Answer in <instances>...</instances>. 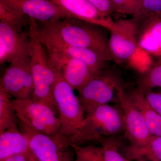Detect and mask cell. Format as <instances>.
<instances>
[{"label":"cell","instance_id":"6da1fadb","mask_svg":"<svg viewBox=\"0 0 161 161\" xmlns=\"http://www.w3.org/2000/svg\"><path fill=\"white\" fill-rule=\"evenodd\" d=\"M37 22L41 42H58L97 52L113 61L109 46L108 29L97 24L65 18L52 23Z\"/></svg>","mask_w":161,"mask_h":161},{"label":"cell","instance_id":"7a4b0ae2","mask_svg":"<svg viewBox=\"0 0 161 161\" xmlns=\"http://www.w3.org/2000/svg\"><path fill=\"white\" fill-rule=\"evenodd\" d=\"M29 54L34 83L32 100L49 107L58 117V108L52 90L56 74L49 66L48 56L40 41L36 20L29 18Z\"/></svg>","mask_w":161,"mask_h":161},{"label":"cell","instance_id":"3957f363","mask_svg":"<svg viewBox=\"0 0 161 161\" xmlns=\"http://www.w3.org/2000/svg\"><path fill=\"white\" fill-rule=\"evenodd\" d=\"M123 115L120 107L102 105L86 113L78 132L69 144L80 145L90 142H100L104 137L125 132Z\"/></svg>","mask_w":161,"mask_h":161},{"label":"cell","instance_id":"277c9868","mask_svg":"<svg viewBox=\"0 0 161 161\" xmlns=\"http://www.w3.org/2000/svg\"><path fill=\"white\" fill-rule=\"evenodd\" d=\"M54 72L56 79L52 90L60 124V132L56 139L70 146V141L80 130L85 118V112L74 90L64 80L61 73Z\"/></svg>","mask_w":161,"mask_h":161},{"label":"cell","instance_id":"5b68a950","mask_svg":"<svg viewBox=\"0 0 161 161\" xmlns=\"http://www.w3.org/2000/svg\"><path fill=\"white\" fill-rule=\"evenodd\" d=\"M123 82L116 65L108 66L94 75L78 92L77 96L85 113L99 106L118 103L117 88Z\"/></svg>","mask_w":161,"mask_h":161},{"label":"cell","instance_id":"8992f818","mask_svg":"<svg viewBox=\"0 0 161 161\" xmlns=\"http://www.w3.org/2000/svg\"><path fill=\"white\" fill-rule=\"evenodd\" d=\"M17 115L19 129L28 140L30 150L38 161L75 160V151L71 146L38 131L26 119Z\"/></svg>","mask_w":161,"mask_h":161},{"label":"cell","instance_id":"52a82bcc","mask_svg":"<svg viewBox=\"0 0 161 161\" xmlns=\"http://www.w3.org/2000/svg\"><path fill=\"white\" fill-rule=\"evenodd\" d=\"M0 89L15 99L31 98L34 91L29 50L17 56L0 79Z\"/></svg>","mask_w":161,"mask_h":161},{"label":"cell","instance_id":"ba28073f","mask_svg":"<svg viewBox=\"0 0 161 161\" xmlns=\"http://www.w3.org/2000/svg\"><path fill=\"white\" fill-rule=\"evenodd\" d=\"M140 24V20L135 17L114 21L109 30V46L116 64L130 60L139 47Z\"/></svg>","mask_w":161,"mask_h":161},{"label":"cell","instance_id":"9c48e42d","mask_svg":"<svg viewBox=\"0 0 161 161\" xmlns=\"http://www.w3.org/2000/svg\"><path fill=\"white\" fill-rule=\"evenodd\" d=\"M118 104L123 115L125 134L130 146L142 147L148 143L152 135L147 127L140 111L125 90L124 83L117 88Z\"/></svg>","mask_w":161,"mask_h":161},{"label":"cell","instance_id":"30bf717a","mask_svg":"<svg viewBox=\"0 0 161 161\" xmlns=\"http://www.w3.org/2000/svg\"><path fill=\"white\" fill-rule=\"evenodd\" d=\"M17 115L26 119L38 131L57 138L60 129V120L54 112L43 104L35 102L31 98L13 100Z\"/></svg>","mask_w":161,"mask_h":161},{"label":"cell","instance_id":"8fae6325","mask_svg":"<svg viewBox=\"0 0 161 161\" xmlns=\"http://www.w3.org/2000/svg\"><path fill=\"white\" fill-rule=\"evenodd\" d=\"M47 54L51 69L60 72L73 90L78 92L95 75L89 67L79 59L59 54Z\"/></svg>","mask_w":161,"mask_h":161},{"label":"cell","instance_id":"7c38bea8","mask_svg":"<svg viewBox=\"0 0 161 161\" xmlns=\"http://www.w3.org/2000/svg\"><path fill=\"white\" fill-rule=\"evenodd\" d=\"M0 22V63H10L17 56L29 50V30Z\"/></svg>","mask_w":161,"mask_h":161},{"label":"cell","instance_id":"4fadbf2b","mask_svg":"<svg viewBox=\"0 0 161 161\" xmlns=\"http://www.w3.org/2000/svg\"><path fill=\"white\" fill-rule=\"evenodd\" d=\"M11 9L42 23H52L66 18L50 0H0Z\"/></svg>","mask_w":161,"mask_h":161},{"label":"cell","instance_id":"5bb4252c","mask_svg":"<svg viewBox=\"0 0 161 161\" xmlns=\"http://www.w3.org/2000/svg\"><path fill=\"white\" fill-rule=\"evenodd\" d=\"M50 1L62 10L67 18L97 24L109 30L114 23L110 15L102 12L87 0Z\"/></svg>","mask_w":161,"mask_h":161},{"label":"cell","instance_id":"9a60e30c","mask_svg":"<svg viewBox=\"0 0 161 161\" xmlns=\"http://www.w3.org/2000/svg\"><path fill=\"white\" fill-rule=\"evenodd\" d=\"M42 43L47 53L65 55L79 59L89 67L94 75H96L109 66L108 63L109 61L92 50L69 46L58 42H44Z\"/></svg>","mask_w":161,"mask_h":161},{"label":"cell","instance_id":"2e32d148","mask_svg":"<svg viewBox=\"0 0 161 161\" xmlns=\"http://www.w3.org/2000/svg\"><path fill=\"white\" fill-rule=\"evenodd\" d=\"M139 47L152 54L161 56V16L141 21Z\"/></svg>","mask_w":161,"mask_h":161},{"label":"cell","instance_id":"e0dca14e","mask_svg":"<svg viewBox=\"0 0 161 161\" xmlns=\"http://www.w3.org/2000/svg\"><path fill=\"white\" fill-rule=\"evenodd\" d=\"M30 150L29 142L19 127H12L0 132V161Z\"/></svg>","mask_w":161,"mask_h":161},{"label":"cell","instance_id":"ac0fdd59","mask_svg":"<svg viewBox=\"0 0 161 161\" xmlns=\"http://www.w3.org/2000/svg\"><path fill=\"white\" fill-rule=\"evenodd\" d=\"M130 95L132 101L142 114L151 134L161 136V115L150 106L143 93L136 89Z\"/></svg>","mask_w":161,"mask_h":161},{"label":"cell","instance_id":"d6986e66","mask_svg":"<svg viewBox=\"0 0 161 161\" xmlns=\"http://www.w3.org/2000/svg\"><path fill=\"white\" fill-rule=\"evenodd\" d=\"M126 155L129 159L161 161V136L152 135L148 143L143 147L129 146L126 149Z\"/></svg>","mask_w":161,"mask_h":161},{"label":"cell","instance_id":"ffe728a7","mask_svg":"<svg viewBox=\"0 0 161 161\" xmlns=\"http://www.w3.org/2000/svg\"><path fill=\"white\" fill-rule=\"evenodd\" d=\"M155 88L161 89V56L141 73L136 81V89L143 94Z\"/></svg>","mask_w":161,"mask_h":161},{"label":"cell","instance_id":"44dd1931","mask_svg":"<svg viewBox=\"0 0 161 161\" xmlns=\"http://www.w3.org/2000/svg\"><path fill=\"white\" fill-rule=\"evenodd\" d=\"M19 127V120L11 96L0 89V132Z\"/></svg>","mask_w":161,"mask_h":161},{"label":"cell","instance_id":"7402d4cb","mask_svg":"<svg viewBox=\"0 0 161 161\" xmlns=\"http://www.w3.org/2000/svg\"><path fill=\"white\" fill-rule=\"evenodd\" d=\"M118 136L104 137L99 142L101 144L104 161H130L119 152L121 141Z\"/></svg>","mask_w":161,"mask_h":161},{"label":"cell","instance_id":"603a6c76","mask_svg":"<svg viewBox=\"0 0 161 161\" xmlns=\"http://www.w3.org/2000/svg\"><path fill=\"white\" fill-rule=\"evenodd\" d=\"M70 146L75 152L74 161H104L101 147L93 145L81 147L74 144Z\"/></svg>","mask_w":161,"mask_h":161},{"label":"cell","instance_id":"cb8c5ba5","mask_svg":"<svg viewBox=\"0 0 161 161\" xmlns=\"http://www.w3.org/2000/svg\"><path fill=\"white\" fill-rule=\"evenodd\" d=\"M29 18L0 2V22L17 26L25 27L29 25Z\"/></svg>","mask_w":161,"mask_h":161},{"label":"cell","instance_id":"d4e9b609","mask_svg":"<svg viewBox=\"0 0 161 161\" xmlns=\"http://www.w3.org/2000/svg\"><path fill=\"white\" fill-rule=\"evenodd\" d=\"M114 13L135 17L140 9L141 0H110Z\"/></svg>","mask_w":161,"mask_h":161},{"label":"cell","instance_id":"484cf974","mask_svg":"<svg viewBox=\"0 0 161 161\" xmlns=\"http://www.w3.org/2000/svg\"><path fill=\"white\" fill-rule=\"evenodd\" d=\"M161 16V0H141L140 9L134 17L141 21Z\"/></svg>","mask_w":161,"mask_h":161},{"label":"cell","instance_id":"4316f807","mask_svg":"<svg viewBox=\"0 0 161 161\" xmlns=\"http://www.w3.org/2000/svg\"><path fill=\"white\" fill-rule=\"evenodd\" d=\"M144 94L150 106L161 115V89L158 92L153 90Z\"/></svg>","mask_w":161,"mask_h":161},{"label":"cell","instance_id":"83f0119b","mask_svg":"<svg viewBox=\"0 0 161 161\" xmlns=\"http://www.w3.org/2000/svg\"><path fill=\"white\" fill-rule=\"evenodd\" d=\"M102 12L111 15L114 13L110 0H87Z\"/></svg>","mask_w":161,"mask_h":161},{"label":"cell","instance_id":"f1b7e54d","mask_svg":"<svg viewBox=\"0 0 161 161\" xmlns=\"http://www.w3.org/2000/svg\"><path fill=\"white\" fill-rule=\"evenodd\" d=\"M3 161H28L26 153L13 155Z\"/></svg>","mask_w":161,"mask_h":161},{"label":"cell","instance_id":"f546056e","mask_svg":"<svg viewBox=\"0 0 161 161\" xmlns=\"http://www.w3.org/2000/svg\"><path fill=\"white\" fill-rule=\"evenodd\" d=\"M26 154L28 161H39L36 158V157L31 152L30 150L26 153Z\"/></svg>","mask_w":161,"mask_h":161},{"label":"cell","instance_id":"4dcf8cb0","mask_svg":"<svg viewBox=\"0 0 161 161\" xmlns=\"http://www.w3.org/2000/svg\"><path fill=\"white\" fill-rule=\"evenodd\" d=\"M145 161V160H141V161Z\"/></svg>","mask_w":161,"mask_h":161}]
</instances>
